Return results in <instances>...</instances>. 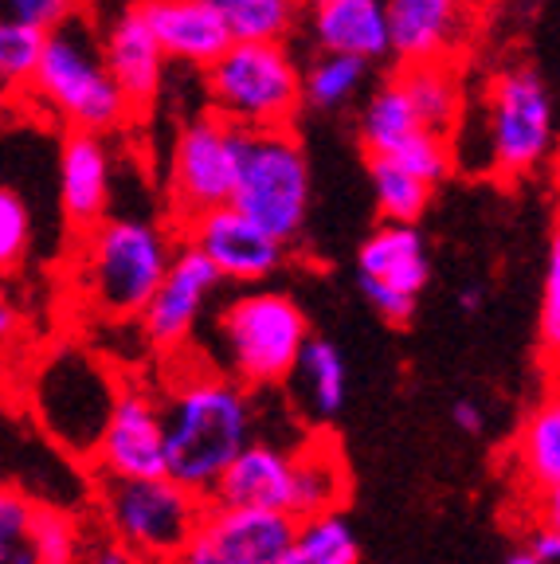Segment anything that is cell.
<instances>
[{"instance_id": "cell-1", "label": "cell", "mask_w": 560, "mask_h": 564, "mask_svg": "<svg viewBox=\"0 0 560 564\" xmlns=\"http://www.w3.org/2000/svg\"><path fill=\"white\" fill-rule=\"evenodd\" d=\"M451 169L494 181H526L557 145V110L537 67H502L478 102H463L451 130Z\"/></svg>"}, {"instance_id": "cell-2", "label": "cell", "mask_w": 560, "mask_h": 564, "mask_svg": "<svg viewBox=\"0 0 560 564\" xmlns=\"http://www.w3.org/2000/svg\"><path fill=\"white\" fill-rule=\"evenodd\" d=\"M161 400L165 475L208 502L228 463L255 440L251 388L228 372H193Z\"/></svg>"}, {"instance_id": "cell-3", "label": "cell", "mask_w": 560, "mask_h": 564, "mask_svg": "<svg viewBox=\"0 0 560 564\" xmlns=\"http://www.w3.org/2000/svg\"><path fill=\"white\" fill-rule=\"evenodd\" d=\"M173 236L146 216H115L79 231L75 247V294L98 317H138L173 259Z\"/></svg>"}, {"instance_id": "cell-4", "label": "cell", "mask_w": 560, "mask_h": 564, "mask_svg": "<svg viewBox=\"0 0 560 564\" xmlns=\"http://www.w3.org/2000/svg\"><path fill=\"white\" fill-rule=\"evenodd\" d=\"M24 90L40 106H47L67 130L110 138L133 118L130 102L103 63L95 28L83 24L79 17L44 35V47H40V59Z\"/></svg>"}, {"instance_id": "cell-5", "label": "cell", "mask_w": 560, "mask_h": 564, "mask_svg": "<svg viewBox=\"0 0 560 564\" xmlns=\"http://www.w3.org/2000/svg\"><path fill=\"white\" fill-rule=\"evenodd\" d=\"M118 380L122 372H115L98 352L83 345H60L47 352L28 384L32 415L44 440L67 451L71 458L90 463L106 420H110V408H115Z\"/></svg>"}, {"instance_id": "cell-6", "label": "cell", "mask_w": 560, "mask_h": 564, "mask_svg": "<svg viewBox=\"0 0 560 564\" xmlns=\"http://www.w3.org/2000/svg\"><path fill=\"white\" fill-rule=\"evenodd\" d=\"M201 75L208 110L239 130H287L302 115V63L290 44L231 40Z\"/></svg>"}, {"instance_id": "cell-7", "label": "cell", "mask_w": 560, "mask_h": 564, "mask_svg": "<svg viewBox=\"0 0 560 564\" xmlns=\"http://www.w3.org/2000/svg\"><path fill=\"white\" fill-rule=\"evenodd\" d=\"M239 130V126H236ZM310 158L294 126L287 130H239L236 141V188L231 208L271 231L279 243H294L310 216Z\"/></svg>"}, {"instance_id": "cell-8", "label": "cell", "mask_w": 560, "mask_h": 564, "mask_svg": "<svg viewBox=\"0 0 560 564\" xmlns=\"http://www.w3.org/2000/svg\"><path fill=\"white\" fill-rule=\"evenodd\" d=\"M224 372L244 388H279L310 337L306 310L282 291H247L216 317Z\"/></svg>"}, {"instance_id": "cell-9", "label": "cell", "mask_w": 560, "mask_h": 564, "mask_svg": "<svg viewBox=\"0 0 560 564\" xmlns=\"http://www.w3.org/2000/svg\"><path fill=\"white\" fill-rule=\"evenodd\" d=\"M106 533L130 545L141 561H169L189 541L204 513V498L169 475L103 478Z\"/></svg>"}, {"instance_id": "cell-10", "label": "cell", "mask_w": 560, "mask_h": 564, "mask_svg": "<svg viewBox=\"0 0 560 564\" xmlns=\"http://www.w3.org/2000/svg\"><path fill=\"white\" fill-rule=\"evenodd\" d=\"M236 141L239 130L219 115L189 118L169 153V212L184 224L231 200L236 188Z\"/></svg>"}, {"instance_id": "cell-11", "label": "cell", "mask_w": 560, "mask_h": 564, "mask_svg": "<svg viewBox=\"0 0 560 564\" xmlns=\"http://www.w3.org/2000/svg\"><path fill=\"white\" fill-rule=\"evenodd\" d=\"M360 294L388 326H408L431 279L428 239L416 224H380L357 251Z\"/></svg>"}, {"instance_id": "cell-12", "label": "cell", "mask_w": 560, "mask_h": 564, "mask_svg": "<svg viewBox=\"0 0 560 564\" xmlns=\"http://www.w3.org/2000/svg\"><path fill=\"white\" fill-rule=\"evenodd\" d=\"M294 533V518L271 510L204 502L196 529L169 564H274Z\"/></svg>"}, {"instance_id": "cell-13", "label": "cell", "mask_w": 560, "mask_h": 564, "mask_svg": "<svg viewBox=\"0 0 560 564\" xmlns=\"http://www.w3.org/2000/svg\"><path fill=\"white\" fill-rule=\"evenodd\" d=\"M219 286H224V279L216 274V267L193 243H176L161 282L153 286L146 306L138 310L141 337L158 352L181 349L196 334L204 310L216 299Z\"/></svg>"}, {"instance_id": "cell-14", "label": "cell", "mask_w": 560, "mask_h": 564, "mask_svg": "<svg viewBox=\"0 0 560 564\" xmlns=\"http://www.w3.org/2000/svg\"><path fill=\"white\" fill-rule=\"evenodd\" d=\"M90 467L103 478H153L165 475V435H161V400L141 380L122 377L103 440Z\"/></svg>"}, {"instance_id": "cell-15", "label": "cell", "mask_w": 560, "mask_h": 564, "mask_svg": "<svg viewBox=\"0 0 560 564\" xmlns=\"http://www.w3.org/2000/svg\"><path fill=\"white\" fill-rule=\"evenodd\" d=\"M184 243H193L224 282L239 286H259L287 263V243L251 224L244 212L231 204H219L212 212H201L193 220H184Z\"/></svg>"}, {"instance_id": "cell-16", "label": "cell", "mask_w": 560, "mask_h": 564, "mask_svg": "<svg viewBox=\"0 0 560 564\" xmlns=\"http://www.w3.org/2000/svg\"><path fill=\"white\" fill-rule=\"evenodd\" d=\"M474 0H385L388 55L396 63L459 59L474 32Z\"/></svg>"}, {"instance_id": "cell-17", "label": "cell", "mask_w": 560, "mask_h": 564, "mask_svg": "<svg viewBox=\"0 0 560 564\" xmlns=\"http://www.w3.org/2000/svg\"><path fill=\"white\" fill-rule=\"evenodd\" d=\"M115 204V150L106 133L67 130L60 145V208L79 236Z\"/></svg>"}, {"instance_id": "cell-18", "label": "cell", "mask_w": 560, "mask_h": 564, "mask_svg": "<svg viewBox=\"0 0 560 564\" xmlns=\"http://www.w3.org/2000/svg\"><path fill=\"white\" fill-rule=\"evenodd\" d=\"M98 52H103V63L110 70V79L118 83L122 98L130 102L133 115L149 110V106L161 98V87H165V52L158 47L153 32L141 20L138 4L118 12L110 24H106L103 40H98Z\"/></svg>"}, {"instance_id": "cell-19", "label": "cell", "mask_w": 560, "mask_h": 564, "mask_svg": "<svg viewBox=\"0 0 560 564\" xmlns=\"http://www.w3.org/2000/svg\"><path fill=\"white\" fill-rule=\"evenodd\" d=\"M208 502L294 518V451L274 447L267 440H251L219 475Z\"/></svg>"}, {"instance_id": "cell-20", "label": "cell", "mask_w": 560, "mask_h": 564, "mask_svg": "<svg viewBox=\"0 0 560 564\" xmlns=\"http://www.w3.org/2000/svg\"><path fill=\"white\" fill-rule=\"evenodd\" d=\"M138 12L169 63L201 70L231 44L212 0H138Z\"/></svg>"}, {"instance_id": "cell-21", "label": "cell", "mask_w": 560, "mask_h": 564, "mask_svg": "<svg viewBox=\"0 0 560 564\" xmlns=\"http://www.w3.org/2000/svg\"><path fill=\"white\" fill-rule=\"evenodd\" d=\"M306 24L317 52L357 55L365 63L388 59L385 0H314L306 4Z\"/></svg>"}, {"instance_id": "cell-22", "label": "cell", "mask_w": 560, "mask_h": 564, "mask_svg": "<svg viewBox=\"0 0 560 564\" xmlns=\"http://www.w3.org/2000/svg\"><path fill=\"white\" fill-rule=\"evenodd\" d=\"M290 380L298 384V397H302V408H306L310 423L325 427V423H333L345 412V400H349V369H345L342 349L333 341L310 334L302 352H298Z\"/></svg>"}, {"instance_id": "cell-23", "label": "cell", "mask_w": 560, "mask_h": 564, "mask_svg": "<svg viewBox=\"0 0 560 564\" xmlns=\"http://www.w3.org/2000/svg\"><path fill=\"white\" fill-rule=\"evenodd\" d=\"M517 467L526 478L529 494L541 498L545 494V513L557 518L560 513V404L557 397L541 400L529 412V420L517 432Z\"/></svg>"}, {"instance_id": "cell-24", "label": "cell", "mask_w": 560, "mask_h": 564, "mask_svg": "<svg viewBox=\"0 0 560 564\" xmlns=\"http://www.w3.org/2000/svg\"><path fill=\"white\" fill-rule=\"evenodd\" d=\"M349 498V467L330 435L294 447V521L342 510Z\"/></svg>"}, {"instance_id": "cell-25", "label": "cell", "mask_w": 560, "mask_h": 564, "mask_svg": "<svg viewBox=\"0 0 560 564\" xmlns=\"http://www.w3.org/2000/svg\"><path fill=\"white\" fill-rule=\"evenodd\" d=\"M396 83L403 87L408 102L416 106V115L428 130L451 138L459 115H463L466 90L463 75H459L455 59H431V63H400Z\"/></svg>"}, {"instance_id": "cell-26", "label": "cell", "mask_w": 560, "mask_h": 564, "mask_svg": "<svg viewBox=\"0 0 560 564\" xmlns=\"http://www.w3.org/2000/svg\"><path fill=\"white\" fill-rule=\"evenodd\" d=\"M420 130L428 126L420 122L416 115V106L408 102L403 87L396 83V75H388L373 95H368L365 110H360V145H365V158H388L403 145V141H412Z\"/></svg>"}, {"instance_id": "cell-27", "label": "cell", "mask_w": 560, "mask_h": 564, "mask_svg": "<svg viewBox=\"0 0 560 564\" xmlns=\"http://www.w3.org/2000/svg\"><path fill=\"white\" fill-rule=\"evenodd\" d=\"M274 564H360V541L342 510L298 518Z\"/></svg>"}, {"instance_id": "cell-28", "label": "cell", "mask_w": 560, "mask_h": 564, "mask_svg": "<svg viewBox=\"0 0 560 564\" xmlns=\"http://www.w3.org/2000/svg\"><path fill=\"white\" fill-rule=\"evenodd\" d=\"M228 28V40H251V44H290L306 0H212Z\"/></svg>"}, {"instance_id": "cell-29", "label": "cell", "mask_w": 560, "mask_h": 564, "mask_svg": "<svg viewBox=\"0 0 560 564\" xmlns=\"http://www.w3.org/2000/svg\"><path fill=\"white\" fill-rule=\"evenodd\" d=\"M368 67H373V63L357 59V55L317 52L314 59L302 67V106L322 110V115L345 110V106L365 90Z\"/></svg>"}, {"instance_id": "cell-30", "label": "cell", "mask_w": 560, "mask_h": 564, "mask_svg": "<svg viewBox=\"0 0 560 564\" xmlns=\"http://www.w3.org/2000/svg\"><path fill=\"white\" fill-rule=\"evenodd\" d=\"M368 185H373V204L385 224H420L435 193V185L388 158H368Z\"/></svg>"}, {"instance_id": "cell-31", "label": "cell", "mask_w": 560, "mask_h": 564, "mask_svg": "<svg viewBox=\"0 0 560 564\" xmlns=\"http://www.w3.org/2000/svg\"><path fill=\"white\" fill-rule=\"evenodd\" d=\"M28 545L35 553V564H79L87 538H83L75 513L60 510V506H32Z\"/></svg>"}, {"instance_id": "cell-32", "label": "cell", "mask_w": 560, "mask_h": 564, "mask_svg": "<svg viewBox=\"0 0 560 564\" xmlns=\"http://www.w3.org/2000/svg\"><path fill=\"white\" fill-rule=\"evenodd\" d=\"M35 243L32 208L12 185H0V279H12L28 267Z\"/></svg>"}, {"instance_id": "cell-33", "label": "cell", "mask_w": 560, "mask_h": 564, "mask_svg": "<svg viewBox=\"0 0 560 564\" xmlns=\"http://www.w3.org/2000/svg\"><path fill=\"white\" fill-rule=\"evenodd\" d=\"M40 47H44V35L9 17H0V90L28 87L35 59H40Z\"/></svg>"}, {"instance_id": "cell-34", "label": "cell", "mask_w": 560, "mask_h": 564, "mask_svg": "<svg viewBox=\"0 0 560 564\" xmlns=\"http://www.w3.org/2000/svg\"><path fill=\"white\" fill-rule=\"evenodd\" d=\"M537 337L549 357L560 349V236L552 231L549 251H545V274H541V306H537Z\"/></svg>"}, {"instance_id": "cell-35", "label": "cell", "mask_w": 560, "mask_h": 564, "mask_svg": "<svg viewBox=\"0 0 560 564\" xmlns=\"http://www.w3.org/2000/svg\"><path fill=\"white\" fill-rule=\"evenodd\" d=\"M83 12V0H0V17L17 20L32 32L47 35L75 20Z\"/></svg>"}, {"instance_id": "cell-36", "label": "cell", "mask_w": 560, "mask_h": 564, "mask_svg": "<svg viewBox=\"0 0 560 564\" xmlns=\"http://www.w3.org/2000/svg\"><path fill=\"white\" fill-rule=\"evenodd\" d=\"M526 549L529 556H537L541 564H560V525L552 513H545V521H534L526 533Z\"/></svg>"}, {"instance_id": "cell-37", "label": "cell", "mask_w": 560, "mask_h": 564, "mask_svg": "<svg viewBox=\"0 0 560 564\" xmlns=\"http://www.w3.org/2000/svg\"><path fill=\"white\" fill-rule=\"evenodd\" d=\"M79 564H141V556L133 553L130 545H122L118 538H95V541H87L83 545V556H79Z\"/></svg>"}, {"instance_id": "cell-38", "label": "cell", "mask_w": 560, "mask_h": 564, "mask_svg": "<svg viewBox=\"0 0 560 564\" xmlns=\"http://www.w3.org/2000/svg\"><path fill=\"white\" fill-rule=\"evenodd\" d=\"M20 334H24V314H20L17 299L4 291V279H0V349H9Z\"/></svg>"}, {"instance_id": "cell-39", "label": "cell", "mask_w": 560, "mask_h": 564, "mask_svg": "<svg viewBox=\"0 0 560 564\" xmlns=\"http://www.w3.org/2000/svg\"><path fill=\"white\" fill-rule=\"evenodd\" d=\"M451 423H455V432H463V435H482L486 432V408L466 397L455 400V404H451Z\"/></svg>"}, {"instance_id": "cell-40", "label": "cell", "mask_w": 560, "mask_h": 564, "mask_svg": "<svg viewBox=\"0 0 560 564\" xmlns=\"http://www.w3.org/2000/svg\"><path fill=\"white\" fill-rule=\"evenodd\" d=\"M0 564H35L28 533H4L0 538Z\"/></svg>"}, {"instance_id": "cell-41", "label": "cell", "mask_w": 560, "mask_h": 564, "mask_svg": "<svg viewBox=\"0 0 560 564\" xmlns=\"http://www.w3.org/2000/svg\"><path fill=\"white\" fill-rule=\"evenodd\" d=\"M459 306H463V314H478L482 310V291L478 286H463V294H459Z\"/></svg>"}, {"instance_id": "cell-42", "label": "cell", "mask_w": 560, "mask_h": 564, "mask_svg": "<svg viewBox=\"0 0 560 564\" xmlns=\"http://www.w3.org/2000/svg\"><path fill=\"white\" fill-rule=\"evenodd\" d=\"M502 564H541V561H537V556H529L526 549H514V553H509Z\"/></svg>"}, {"instance_id": "cell-43", "label": "cell", "mask_w": 560, "mask_h": 564, "mask_svg": "<svg viewBox=\"0 0 560 564\" xmlns=\"http://www.w3.org/2000/svg\"><path fill=\"white\" fill-rule=\"evenodd\" d=\"M306 4H314V0H306Z\"/></svg>"}]
</instances>
